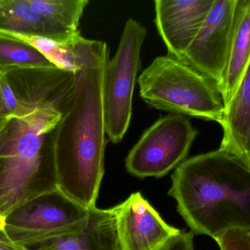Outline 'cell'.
<instances>
[{
	"label": "cell",
	"mask_w": 250,
	"mask_h": 250,
	"mask_svg": "<svg viewBox=\"0 0 250 250\" xmlns=\"http://www.w3.org/2000/svg\"><path fill=\"white\" fill-rule=\"evenodd\" d=\"M88 0H0V33L57 42L80 32Z\"/></svg>",
	"instance_id": "obj_8"
},
{
	"label": "cell",
	"mask_w": 250,
	"mask_h": 250,
	"mask_svg": "<svg viewBox=\"0 0 250 250\" xmlns=\"http://www.w3.org/2000/svg\"><path fill=\"white\" fill-rule=\"evenodd\" d=\"M156 250H195L194 234L181 230Z\"/></svg>",
	"instance_id": "obj_18"
},
{
	"label": "cell",
	"mask_w": 250,
	"mask_h": 250,
	"mask_svg": "<svg viewBox=\"0 0 250 250\" xmlns=\"http://www.w3.org/2000/svg\"><path fill=\"white\" fill-rule=\"evenodd\" d=\"M8 118L9 117H1V118H0V130L2 129L3 126H4Z\"/></svg>",
	"instance_id": "obj_23"
},
{
	"label": "cell",
	"mask_w": 250,
	"mask_h": 250,
	"mask_svg": "<svg viewBox=\"0 0 250 250\" xmlns=\"http://www.w3.org/2000/svg\"><path fill=\"white\" fill-rule=\"evenodd\" d=\"M214 0H156L155 23L167 54L182 59L199 32Z\"/></svg>",
	"instance_id": "obj_11"
},
{
	"label": "cell",
	"mask_w": 250,
	"mask_h": 250,
	"mask_svg": "<svg viewBox=\"0 0 250 250\" xmlns=\"http://www.w3.org/2000/svg\"><path fill=\"white\" fill-rule=\"evenodd\" d=\"M0 250H29L12 241L5 230L0 231Z\"/></svg>",
	"instance_id": "obj_20"
},
{
	"label": "cell",
	"mask_w": 250,
	"mask_h": 250,
	"mask_svg": "<svg viewBox=\"0 0 250 250\" xmlns=\"http://www.w3.org/2000/svg\"><path fill=\"white\" fill-rule=\"evenodd\" d=\"M146 34L144 25L135 19H128L117 53L109 60L105 69L104 120L108 139L114 144L123 141L130 124L132 96Z\"/></svg>",
	"instance_id": "obj_5"
},
{
	"label": "cell",
	"mask_w": 250,
	"mask_h": 250,
	"mask_svg": "<svg viewBox=\"0 0 250 250\" xmlns=\"http://www.w3.org/2000/svg\"><path fill=\"white\" fill-rule=\"evenodd\" d=\"M168 195L194 235L213 239L232 229L250 230V167L219 149L181 163Z\"/></svg>",
	"instance_id": "obj_1"
},
{
	"label": "cell",
	"mask_w": 250,
	"mask_h": 250,
	"mask_svg": "<svg viewBox=\"0 0 250 250\" xmlns=\"http://www.w3.org/2000/svg\"><path fill=\"white\" fill-rule=\"evenodd\" d=\"M238 0H214L204 24L182 59L219 89L229 56Z\"/></svg>",
	"instance_id": "obj_9"
},
{
	"label": "cell",
	"mask_w": 250,
	"mask_h": 250,
	"mask_svg": "<svg viewBox=\"0 0 250 250\" xmlns=\"http://www.w3.org/2000/svg\"><path fill=\"white\" fill-rule=\"evenodd\" d=\"M1 93H2L3 104H4V113L7 117H10L14 115L17 108V103L16 98L7 84V81L4 79V76L1 75L0 79Z\"/></svg>",
	"instance_id": "obj_19"
},
{
	"label": "cell",
	"mask_w": 250,
	"mask_h": 250,
	"mask_svg": "<svg viewBox=\"0 0 250 250\" xmlns=\"http://www.w3.org/2000/svg\"><path fill=\"white\" fill-rule=\"evenodd\" d=\"M140 95L150 107L171 114L216 121L225 107L217 85L183 60L156 57L138 79Z\"/></svg>",
	"instance_id": "obj_4"
},
{
	"label": "cell",
	"mask_w": 250,
	"mask_h": 250,
	"mask_svg": "<svg viewBox=\"0 0 250 250\" xmlns=\"http://www.w3.org/2000/svg\"><path fill=\"white\" fill-rule=\"evenodd\" d=\"M89 212L58 189L12 213L4 230L12 241L29 249L81 230Z\"/></svg>",
	"instance_id": "obj_6"
},
{
	"label": "cell",
	"mask_w": 250,
	"mask_h": 250,
	"mask_svg": "<svg viewBox=\"0 0 250 250\" xmlns=\"http://www.w3.org/2000/svg\"><path fill=\"white\" fill-rule=\"evenodd\" d=\"M6 219L0 214V231L5 229Z\"/></svg>",
	"instance_id": "obj_22"
},
{
	"label": "cell",
	"mask_w": 250,
	"mask_h": 250,
	"mask_svg": "<svg viewBox=\"0 0 250 250\" xmlns=\"http://www.w3.org/2000/svg\"><path fill=\"white\" fill-rule=\"evenodd\" d=\"M220 250H250V230L232 229L214 239Z\"/></svg>",
	"instance_id": "obj_17"
},
{
	"label": "cell",
	"mask_w": 250,
	"mask_h": 250,
	"mask_svg": "<svg viewBox=\"0 0 250 250\" xmlns=\"http://www.w3.org/2000/svg\"><path fill=\"white\" fill-rule=\"evenodd\" d=\"M72 101L17 111L0 130V214L4 218L59 189L56 129Z\"/></svg>",
	"instance_id": "obj_3"
},
{
	"label": "cell",
	"mask_w": 250,
	"mask_h": 250,
	"mask_svg": "<svg viewBox=\"0 0 250 250\" xmlns=\"http://www.w3.org/2000/svg\"><path fill=\"white\" fill-rule=\"evenodd\" d=\"M112 209L123 250H156L180 231L167 224L140 192Z\"/></svg>",
	"instance_id": "obj_10"
},
{
	"label": "cell",
	"mask_w": 250,
	"mask_h": 250,
	"mask_svg": "<svg viewBox=\"0 0 250 250\" xmlns=\"http://www.w3.org/2000/svg\"><path fill=\"white\" fill-rule=\"evenodd\" d=\"M1 74H0L1 79ZM1 117H7L4 113V104H3L2 93H1V85H0V118Z\"/></svg>",
	"instance_id": "obj_21"
},
{
	"label": "cell",
	"mask_w": 250,
	"mask_h": 250,
	"mask_svg": "<svg viewBox=\"0 0 250 250\" xmlns=\"http://www.w3.org/2000/svg\"><path fill=\"white\" fill-rule=\"evenodd\" d=\"M198 134L187 116L170 113L160 117L129 151L126 170L140 179L166 176L187 159Z\"/></svg>",
	"instance_id": "obj_7"
},
{
	"label": "cell",
	"mask_w": 250,
	"mask_h": 250,
	"mask_svg": "<svg viewBox=\"0 0 250 250\" xmlns=\"http://www.w3.org/2000/svg\"><path fill=\"white\" fill-rule=\"evenodd\" d=\"M250 63V0H238L229 56L218 91L224 107L231 101Z\"/></svg>",
	"instance_id": "obj_15"
},
{
	"label": "cell",
	"mask_w": 250,
	"mask_h": 250,
	"mask_svg": "<svg viewBox=\"0 0 250 250\" xmlns=\"http://www.w3.org/2000/svg\"><path fill=\"white\" fill-rule=\"evenodd\" d=\"M35 250H123L112 208H90L81 230L37 246Z\"/></svg>",
	"instance_id": "obj_13"
},
{
	"label": "cell",
	"mask_w": 250,
	"mask_h": 250,
	"mask_svg": "<svg viewBox=\"0 0 250 250\" xmlns=\"http://www.w3.org/2000/svg\"><path fill=\"white\" fill-rule=\"evenodd\" d=\"M16 37L38 48L57 67L73 73L98 66L109 59V48L106 43L86 39L80 32L62 42L45 38Z\"/></svg>",
	"instance_id": "obj_12"
},
{
	"label": "cell",
	"mask_w": 250,
	"mask_h": 250,
	"mask_svg": "<svg viewBox=\"0 0 250 250\" xmlns=\"http://www.w3.org/2000/svg\"><path fill=\"white\" fill-rule=\"evenodd\" d=\"M108 61L74 73L73 101L56 129L58 188L89 209L96 207L105 172L104 91Z\"/></svg>",
	"instance_id": "obj_2"
},
{
	"label": "cell",
	"mask_w": 250,
	"mask_h": 250,
	"mask_svg": "<svg viewBox=\"0 0 250 250\" xmlns=\"http://www.w3.org/2000/svg\"><path fill=\"white\" fill-rule=\"evenodd\" d=\"M223 136L220 148L250 167V63L220 122Z\"/></svg>",
	"instance_id": "obj_14"
},
{
	"label": "cell",
	"mask_w": 250,
	"mask_h": 250,
	"mask_svg": "<svg viewBox=\"0 0 250 250\" xmlns=\"http://www.w3.org/2000/svg\"><path fill=\"white\" fill-rule=\"evenodd\" d=\"M56 66L29 43L9 34L0 33V74L13 68Z\"/></svg>",
	"instance_id": "obj_16"
}]
</instances>
